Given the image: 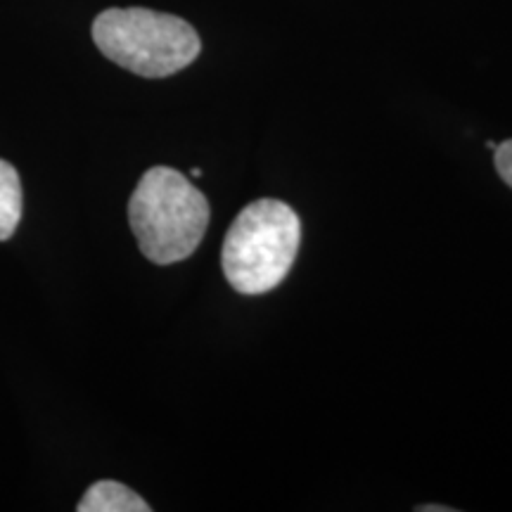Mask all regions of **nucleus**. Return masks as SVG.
Segmentation results:
<instances>
[{"label": "nucleus", "instance_id": "7ed1b4c3", "mask_svg": "<svg viewBox=\"0 0 512 512\" xmlns=\"http://www.w3.org/2000/svg\"><path fill=\"white\" fill-rule=\"evenodd\" d=\"M100 53L145 79H164L190 67L200 55L197 31L176 15L147 8H110L93 22Z\"/></svg>", "mask_w": 512, "mask_h": 512}, {"label": "nucleus", "instance_id": "0eeeda50", "mask_svg": "<svg viewBox=\"0 0 512 512\" xmlns=\"http://www.w3.org/2000/svg\"><path fill=\"white\" fill-rule=\"evenodd\" d=\"M202 176V169H192V178H200Z\"/></svg>", "mask_w": 512, "mask_h": 512}, {"label": "nucleus", "instance_id": "f03ea898", "mask_svg": "<svg viewBox=\"0 0 512 512\" xmlns=\"http://www.w3.org/2000/svg\"><path fill=\"white\" fill-rule=\"evenodd\" d=\"M302 242V221L290 204L256 200L240 211L223 240L221 266L240 294H266L290 273Z\"/></svg>", "mask_w": 512, "mask_h": 512}, {"label": "nucleus", "instance_id": "39448f33", "mask_svg": "<svg viewBox=\"0 0 512 512\" xmlns=\"http://www.w3.org/2000/svg\"><path fill=\"white\" fill-rule=\"evenodd\" d=\"M22 219V181L17 169L0 159V242L10 240Z\"/></svg>", "mask_w": 512, "mask_h": 512}, {"label": "nucleus", "instance_id": "423d86ee", "mask_svg": "<svg viewBox=\"0 0 512 512\" xmlns=\"http://www.w3.org/2000/svg\"><path fill=\"white\" fill-rule=\"evenodd\" d=\"M496 171L505 183L512 188V140H505L496 147Z\"/></svg>", "mask_w": 512, "mask_h": 512}, {"label": "nucleus", "instance_id": "20e7f679", "mask_svg": "<svg viewBox=\"0 0 512 512\" xmlns=\"http://www.w3.org/2000/svg\"><path fill=\"white\" fill-rule=\"evenodd\" d=\"M79 512H150L143 498L136 491L128 489L126 484L102 479L91 484V489L81 496V503L76 505Z\"/></svg>", "mask_w": 512, "mask_h": 512}, {"label": "nucleus", "instance_id": "f257e3e1", "mask_svg": "<svg viewBox=\"0 0 512 512\" xmlns=\"http://www.w3.org/2000/svg\"><path fill=\"white\" fill-rule=\"evenodd\" d=\"M209 200L171 166H152L128 202V223L140 252L166 266L200 247L209 226Z\"/></svg>", "mask_w": 512, "mask_h": 512}]
</instances>
